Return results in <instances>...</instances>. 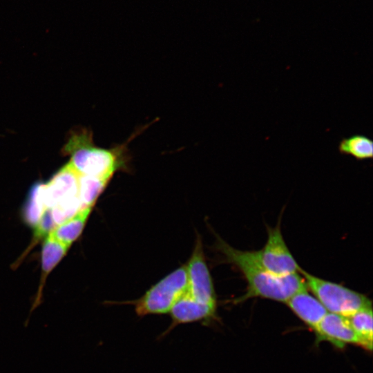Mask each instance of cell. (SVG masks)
I'll list each match as a JSON object with an SVG mask.
<instances>
[{
  "label": "cell",
  "instance_id": "obj_14",
  "mask_svg": "<svg viewBox=\"0 0 373 373\" xmlns=\"http://www.w3.org/2000/svg\"><path fill=\"white\" fill-rule=\"evenodd\" d=\"M68 247L50 234L48 235L41 251V280L43 281L66 254Z\"/></svg>",
  "mask_w": 373,
  "mask_h": 373
},
{
  "label": "cell",
  "instance_id": "obj_16",
  "mask_svg": "<svg viewBox=\"0 0 373 373\" xmlns=\"http://www.w3.org/2000/svg\"><path fill=\"white\" fill-rule=\"evenodd\" d=\"M44 184L43 182H37L32 186L23 211L25 221L33 227L37 226L47 209L43 199Z\"/></svg>",
  "mask_w": 373,
  "mask_h": 373
},
{
  "label": "cell",
  "instance_id": "obj_13",
  "mask_svg": "<svg viewBox=\"0 0 373 373\" xmlns=\"http://www.w3.org/2000/svg\"><path fill=\"white\" fill-rule=\"evenodd\" d=\"M338 151L344 155H349L358 160L372 159L373 156V142L363 135L356 134L341 140Z\"/></svg>",
  "mask_w": 373,
  "mask_h": 373
},
{
  "label": "cell",
  "instance_id": "obj_2",
  "mask_svg": "<svg viewBox=\"0 0 373 373\" xmlns=\"http://www.w3.org/2000/svg\"><path fill=\"white\" fill-rule=\"evenodd\" d=\"M64 152L70 155L68 164L79 175L109 180L116 171L126 169L128 159L126 144L111 149L96 146L91 132L86 129L74 132Z\"/></svg>",
  "mask_w": 373,
  "mask_h": 373
},
{
  "label": "cell",
  "instance_id": "obj_6",
  "mask_svg": "<svg viewBox=\"0 0 373 373\" xmlns=\"http://www.w3.org/2000/svg\"><path fill=\"white\" fill-rule=\"evenodd\" d=\"M185 266L188 281L186 292L200 303L216 305L213 284L199 235L197 236L191 258Z\"/></svg>",
  "mask_w": 373,
  "mask_h": 373
},
{
  "label": "cell",
  "instance_id": "obj_4",
  "mask_svg": "<svg viewBox=\"0 0 373 373\" xmlns=\"http://www.w3.org/2000/svg\"><path fill=\"white\" fill-rule=\"evenodd\" d=\"M187 289L186 269L183 265L153 285L137 300L135 311L140 316L169 312Z\"/></svg>",
  "mask_w": 373,
  "mask_h": 373
},
{
  "label": "cell",
  "instance_id": "obj_11",
  "mask_svg": "<svg viewBox=\"0 0 373 373\" xmlns=\"http://www.w3.org/2000/svg\"><path fill=\"white\" fill-rule=\"evenodd\" d=\"M91 208L82 209L75 216L56 226L49 233L61 243L70 247L82 233Z\"/></svg>",
  "mask_w": 373,
  "mask_h": 373
},
{
  "label": "cell",
  "instance_id": "obj_5",
  "mask_svg": "<svg viewBox=\"0 0 373 373\" xmlns=\"http://www.w3.org/2000/svg\"><path fill=\"white\" fill-rule=\"evenodd\" d=\"M257 253L261 265L276 276H286L299 273L300 267L284 240L280 222L274 227H267V242Z\"/></svg>",
  "mask_w": 373,
  "mask_h": 373
},
{
  "label": "cell",
  "instance_id": "obj_3",
  "mask_svg": "<svg viewBox=\"0 0 373 373\" xmlns=\"http://www.w3.org/2000/svg\"><path fill=\"white\" fill-rule=\"evenodd\" d=\"M299 274L307 289L329 313L348 316L361 309L372 307L371 300L363 294L312 275L302 268Z\"/></svg>",
  "mask_w": 373,
  "mask_h": 373
},
{
  "label": "cell",
  "instance_id": "obj_1",
  "mask_svg": "<svg viewBox=\"0 0 373 373\" xmlns=\"http://www.w3.org/2000/svg\"><path fill=\"white\" fill-rule=\"evenodd\" d=\"M216 247L226 260L238 267L246 279V293L237 299L238 302L259 297L286 303L297 292L307 289L299 273L278 276L268 271L259 261L257 251L235 249L219 237Z\"/></svg>",
  "mask_w": 373,
  "mask_h": 373
},
{
  "label": "cell",
  "instance_id": "obj_17",
  "mask_svg": "<svg viewBox=\"0 0 373 373\" xmlns=\"http://www.w3.org/2000/svg\"><path fill=\"white\" fill-rule=\"evenodd\" d=\"M56 225L51 216L50 210L46 209L44 212L40 220L39 221L35 228V235L37 237H41L44 235H48L55 228Z\"/></svg>",
  "mask_w": 373,
  "mask_h": 373
},
{
  "label": "cell",
  "instance_id": "obj_12",
  "mask_svg": "<svg viewBox=\"0 0 373 373\" xmlns=\"http://www.w3.org/2000/svg\"><path fill=\"white\" fill-rule=\"evenodd\" d=\"M346 317L358 337L360 345L371 351L373 334L372 307L361 309Z\"/></svg>",
  "mask_w": 373,
  "mask_h": 373
},
{
  "label": "cell",
  "instance_id": "obj_10",
  "mask_svg": "<svg viewBox=\"0 0 373 373\" xmlns=\"http://www.w3.org/2000/svg\"><path fill=\"white\" fill-rule=\"evenodd\" d=\"M216 309V305L200 303L186 292L175 303L169 312L175 323H186L211 317Z\"/></svg>",
  "mask_w": 373,
  "mask_h": 373
},
{
  "label": "cell",
  "instance_id": "obj_7",
  "mask_svg": "<svg viewBox=\"0 0 373 373\" xmlns=\"http://www.w3.org/2000/svg\"><path fill=\"white\" fill-rule=\"evenodd\" d=\"M79 175L68 163L60 169L43 188V199L50 209L66 200L79 198Z\"/></svg>",
  "mask_w": 373,
  "mask_h": 373
},
{
  "label": "cell",
  "instance_id": "obj_9",
  "mask_svg": "<svg viewBox=\"0 0 373 373\" xmlns=\"http://www.w3.org/2000/svg\"><path fill=\"white\" fill-rule=\"evenodd\" d=\"M289 308L313 330L328 313L321 302L307 289L293 295L286 303Z\"/></svg>",
  "mask_w": 373,
  "mask_h": 373
},
{
  "label": "cell",
  "instance_id": "obj_8",
  "mask_svg": "<svg viewBox=\"0 0 373 373\" xmlns=\"http://www.w3.org/2000/svg\"><path fill=\"white\" fill-rule=\"evenodd\" d=\"M316 340L327 341L338 348L347 344L360 345V341L346 316L328 312L314 329Z\"/></svg>",
  "mask_w": 373,
  "mask_h": 373
},
{
  "label": "cell",
  "instance_id": "obj_15",
  "mask_svg": "<svg viewBox=\"0 0 373 373\" xmlns=\"http://www.w3.org/2000/svg\"><path fill=\"white\" fill-rule=\"evenodd\" d=\"M109 180L79 175V198L82 209L92 208Z\"/></svg>",
  "mask_w": 373,
  "mask_h": 373
}]
</instances>
